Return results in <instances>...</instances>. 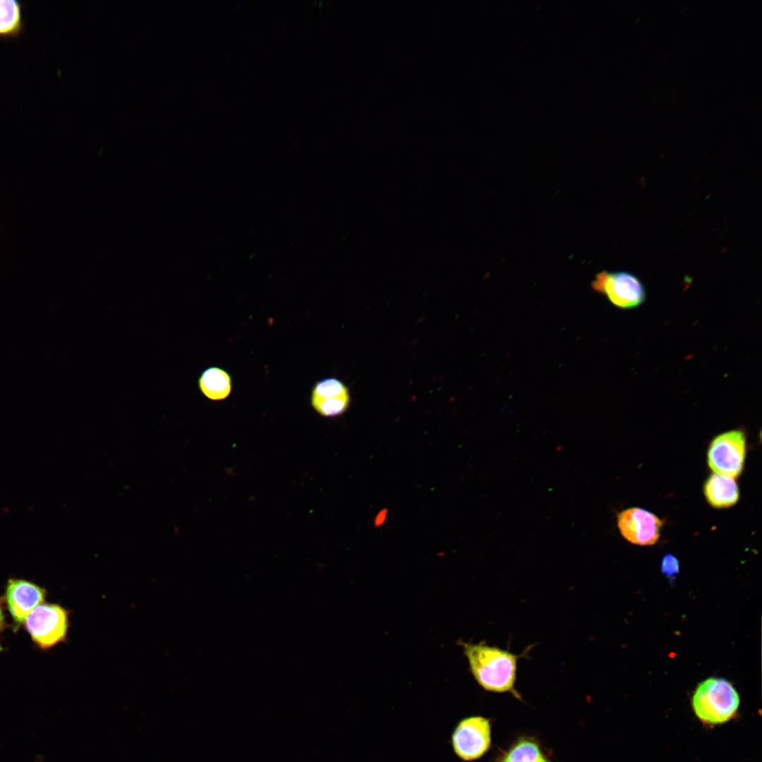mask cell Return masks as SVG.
Masks as SVG:
<instances>
[{"mask_svg": "<svg viewBox=\"0 0 762 762\" xmlns=\"http://www.w3.org/2000/svg\"><path fill=\"white\" fill-rule=\"evenodd\" d=\"M461 645L469 670L480 687L488 691L511 692L519 696L514 687L518 661L524 657L526 651L522 654H516L485 642H461Z\"/></svg>", "mask_w": 762, "mask_h": 762, "instance_id": "1", "label": "cell"}, {"mask_svg": "<svg viewBox=\"0 0 762 762\" xmlns=\"http://www.w3.org/2000/svg\"><path fill=\"white\" fill-rule=\"evenodd\" d=\"M739 694L724 678L710 677L696 687L691 705L696 717L703 723L718 725L730 720L739 706Z\"/></svg>", "mask_w": 762, "mask_h": 762, "instance_id": "2", "label": "cell"}, {"mask_svg": "<svg viewBox=\"0 0 762 762\" xmlns=\"http://www.w3.org/2000/svg\"><path fill=\"white\" fill-rule=\"evenodd\" d=\"M23 624L32 641L41 650H47L66 641L69 611L58 604L42 603L30 613Z\"/></svg>", "mask_w": 762, "mask_h": 762, "instance_id": "3", "label": "cell"}, {"mask_svg": "<svg viewBox=\"0 0 762 762\" xmlns=\"http://www.w3.org/2000/svg\"><path fill=\"white\" fill-rule=\"evenodd\" d=\"M591 287L612 305L622 310L637 308L644 303L647 297L642 281L627 271H601L595 276Z\"/></svg>", "mask_w": 762, "mask_h": 762, "instance_id": "4", "label": "cell"}, {"mask_svg": "<svg viewBox=\"0 0 762 762\" xmlns=\"http://www.w3.org/2000/svg\"><path fill=\"white\" fill-rule=\"evenodd\" d=\"M746 437L742 429L716 435L707 452L709 468L716 474L734 478L742 472L746 456Z\"/></svg>", "mask_w": 762, "mask_h": 762, "instance_id": "5", "label": "cell"}, {"mask_svg": "<svg viewBox=\"0 0 762 762\" xmlns=\"http://www.w3.org/2000/svg\"><path fill=\"white\" fill-rule=\"evenodd\" d=\"M491 742L490 720L482 716H471L460 720L452 734V748L461 760L471 761L483 756Z\"/></svg>", "mask_w": 762, "mask_h": 762, "instance_id": "6", "label": "cell"}, {"mask_svg": "<svg viewBox=\"0 0 762 762\" xmlns=\"http://www.w3.org/2000/svg\"><path fill=\"white\" fill-rule=\"evenodd\" d=\"M617 524L622 537L639 545L655 544L663 525L655 514L640 507H631L619 512Z\"/></svg>", "mask_w": 762, "mask_h": 762, "instance_id": "7", "label": "cell"}, {"mask_svg": "<svg viewBox=\"0 0 762 762\" xmlns=\"http://www.w3.org/2000/svg\"><path fill=\"white\" fill-rule=\"evenodd\" d=\"M46 590L37 584L23 579H9L4 596L7 610L13 622L19 626L30 613L46 598Z\"/></svg>", "mask_w": 762, "mask_h": 762, "instance_id": "8", "label": "cell"}, {"mask_svg": "<svg viewBox=\"0 0 762 762\" xmlns=\"http://www.w3.org/2000/svg\"><path fill=\"white\" fill-rule=\"evenodd\" d=\"M351 397L349 388L340 380L327 377L314 385L310 403L320 416L333 418L343 414L349 408Z\"/></svg>", "mask_w": 762, "mask_h": 762, "instance_id": "9", "label": "cell"}, {"mask_svg": "<svg viewBox=\"0 0 762 762\" xmlns=\"http://www.w3.org/2000/svg\"><path fill=\"white\" fill-rule=\"evenodd\" d=\"M707 502L714 508H727L736 504L739 490L734 478L716 473L709 476L703 485Z\"/></svg>", "mask_w": 762, "mask_h": 762, "instance_id": "10", "label": "cell"}, {"mask_svg": "<svg viewBox=\"0 0 762 762\" xmlns=\"http://www.w3.org/2000/svg\"><path fill=\"white\" fill-rule=\"evenodd\" d=\"M198 382L202 394L212 401L226 399L231 391L230 375L218 367H210L202 371Z\"/></svg>", "mask_w": 762, "mask_h": 762, "instance_id": "11", "label": "cell"}, {"mask_svg": "<svg viewBox=\"0 0 762 762\" xmlns=\"http://www.w3.org/2000/svg\"><path fill=\"white\" fill-rule=\"evenodd\" d=\"M497 762H550L542 752L535 739L529 737L519 739Z\"/></svg>", "mask_w": 762, "mask_h": 762, "instance_id": "12", "label": "cell"}, {"mask_svg": "<svg viewBox=\"0 0 762 762\" xmlns=\"http://www.w3.org/2000/svg\"><path fill=\"white\" fill-rule=\"evenodd\" d=\"M22 6L16 0H0V36L16 37L22 31Z\"/></svg>", "mask_w": 762, "mask_h": 762, "instance_id": "13", "label": "cell"}, {"mask_svg": "<svg viewBox=\"0 0 762 762\" xmlns=\"http://www.w3.org/2000/svg\"><path fill=\"white\" fill-rule=\"evenodd\" d=\"M660 569L665 576L673 579L679 572V560L672 554H665L661 561Z\"/></svg>", "mask_w": 762, "mask_h": 762, "instance_id": "14", "label": "cell"}, {"mask_svg": "<svg viewBox=\"0 0 762 762\" xmlns=\"http://www.w3.org/2000/svg\"><path fill=\"white\" fill-rule=\"evenodd\" d=\"M7 626L8 625H7V624L6 622V619H5V617H4V611H3V608H2V603L0 601V634L1 632H3V631L4 629H6ZM0 648H1V644H0Z\"/></svg>", "mask_w": 762, "mask_h": 762, "instance_id": "15", "label": "cell"}]
</instances>
